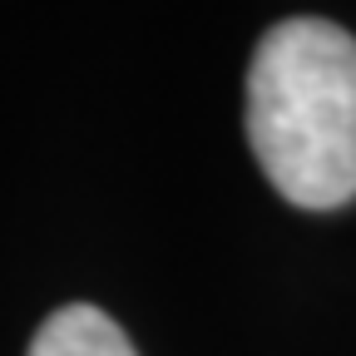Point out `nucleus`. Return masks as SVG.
I'll use <instances>...</instances> for the list:
<instances>
[{
    "mask_svg": "<svg viewBox=\"0 0 356 356\" xmlns=\"http://www.w3.org/2000/svg\"><path fill=\"white\" fill-rule=\"evenodd\" d=\"M248 139L273 188L312 213L356 198V40L332 20H282L248 70Z\"/></svg>",
    "mask_w": 356,
    "mask_h": 356,
    "instance_id": "1",
    "label": "nucleus"
},
{
    "mask_svg": "<svg viewBox=\"0 0 356 356\" xmlns=\"http://www.w3.org/2000/svg\"><path fill=\"white\" fill-rule=\"evenodd\" d=\"M30 356H139L99 307H60L30 341Z\"/></svg>",
    "mask_w": 356,
    "mask_h": 356,
    "instance_id": "2",
    "label": "nucleus"
}]
</instances>
